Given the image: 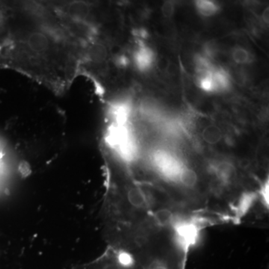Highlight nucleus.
<instances>
[{"mask_svg":"<svg viewBox=\"0 0 269 269\" xmlns=\"http://www.w3.org/2000/svg\"><path fill=\"white\" fill-rule=\"evenodd\" d=\"M161 12L164 18L170 19L174 16V12H175V6L172 2H165L161 8Z\"/></svg>","mask_w":269,"mask_h":269,"instance_id":"6e6552de","label":"nucleus"},{"mask_svg":"<svg viewBox=\"0 0 269 269\" xmlns=\"http://www.w3.org/2000/svg\"><path fill=\"white\" fill-rule=\"evenodd\" d=\"M6 168V152L3 144L0 142V180L4 175Z\"/></svg>","mask_w":269,"mask_h":269,"instance_id":"1a4fd4ad","label":"nucleus"},{"mask_svg":"<svg viewBox=\"0 0 269 269\" xmlns=\"http://www.w3.org/2000/svg\"><path fill=\"white\" fill-rule=\"evenodd\" d=\"M18 10V1H0V55L10 40Z\"/></svg>","mask_w":269,"mask_h":269,"instance_id":"7ed1b4c3","label":"nucleus"},{"mask_svg":"<svg viewBox=\"0 0 269 269\" xmlns=\"http://www.w3.org/2000/svg\"><path fill=\"white\" fill-rule=\"evenodd\" d=\"M89 30L53 2L18 1L12 36L0 55V69L16 71L56 94L66 92L81 68Z\"/></svg>","mask_w":269,"mask_h":269,"instance_id":"f257e3e1","label":"nucleus"},{"mask_svg":"<svg viewBox=\"0 0 269 269\" xmlns=\"http://www.w3.org/2000/svg\"><path fill=\"white\" fill-rule=\"evenodd\" d=\"M262 18L265 24H268L269 22V9L266 8L265 9V10L262 12Z\"/></svg>","mask_w":269,"mask_h":269,"instance_id":"9d476101","label":"nucleus"},{"mask_svg":"<svg viewBox=\"0 0 269 269\" xmlns=\"http://www.w3.org/2000/svg\"><path fill=\"white\" fill-rule=\"evenodd\" d=\"M232 58L235 63L239 65L248 63L250 59V53L243 47H235L232 52Z\"/></svg>","mask_w":269,"mask_h":269,"instance_id":"0eeeda50","label":"nucleus"},{"mask_svg":"<svg viewBox=\"0 0 269 269\" xmlns=\"http://www.w3.org/2000/svg\"><path fill=\"white\" fill-rule=\"evenodd\" d=\"M191 246L174 229H154L123 249L133 256L126 269H185Z\"/></svg>","mask_w":269,"mask_h":269,"instance_id":"f03ea898","label":"nucleus"},{"mask_svg":"<svg viewBox=\"0 0 269 269\" xmlns=\"http://www.w3.org/2000/svg\"><path fill=\"white\" fill-rule=\"evenodd\" d=\"M196 10L201 16L205 18L214 16L219 11V6L211 0H197L194 2Z\"/></svg>","mask_w":269,"mask_h":269,"instance_id":"423d86ee","label":"nucleus"},{"mask_svg":"<svg viewBox=\"0 0 269 269\" xmlns=\"http://www.w3.org/2000/svg\"><path fill=\"white\" fill-rule=\"evenodd\" d=\"M200 136L205 144L209 146H216L222 141L224 135L218 126L209 124L203 129Z\"/></svg>","mask_w":269,"mask_h":269,"instance_id":"39448f33","label":"nucleus"},{"mask_svg":"<svg viewBox=\"0 0 269 269\" xmlns=\"http://www.w3.org/2000/svg\"><path fill=\"white\" fill-rule=\"evenodd\" d=\"M155 55L153 50L138 41V47L133 53V62L135 68L141 72H146L153 67Z\"/></svg>","mask_w":269,"mask_h":269,"instance_id":"20e7f679","label":"nucleus"}]
</instances>
